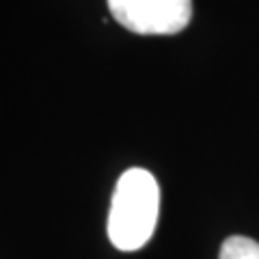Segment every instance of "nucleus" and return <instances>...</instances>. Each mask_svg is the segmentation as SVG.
I'll return each instance as SVG.
<instances>
[{
    "label": "nucleus",
    "instance_id": "obj_3",
    "mask_svg": "<svg viewBox=\"0 0 259 259\" xmlns=\"http://www.w3.org/2000/svg\"><path fill=\"white\" fill-rule=\"evenodd\" d=\"M218 259H259V242L244 236H231L223 242Z\"/></svg>",
    "mask_w": 259,
    "mask_h": 259
},
{
    "label": "nucleus",
    "instance_id": "obj_2",
    "mask_svg": "<svg viewBox=\"0 0 259 259\" xmlns=\"http://www.w3.org/2000/svg\"><path fill=\"white\" fill-rule=\"evenodd\" d=\"M121 26L136 35H177L192 20V0H106Z\"/></svg>",
    "mask_w": 259,
    "mask_h": 259
},
{
    "label": "nucleus",
    "instance_id": "obj_1",
    "mask_svg": "<svg viewBox=\"0 0 259 259\" xmlns=\"http://www.w3.org/2000/svg\"><path fill=\"white\" fill-rule=\"evenodd\" d=\"M160 212L158 182L145 168H127L112 192L108 238L119 250H139L151 240Z\"/></svg>",
    "mask_w": 259,
    "mask_h": 259
}]
</instances>
